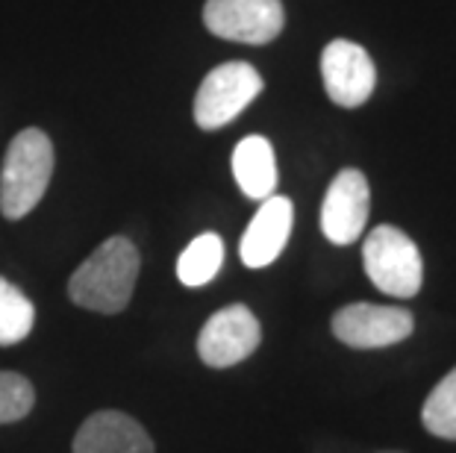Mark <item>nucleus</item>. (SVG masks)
<instances>
[{
  "instance_id": "9",
  "label": "nucleus",
  "mask_w": 456,
  "mask_h": 453,
  "mask_svg": "<svg viewBox=\"0 0 456 453\" xmlns=\"http://www.w3.org/2000/svg\"><path fill=\"white\" fill-rule=\"evenodd\" d=\"M371 212V189L362 171L345 168L327 186L322 204V230L333 245H354L365 233Z\"/></svg>"
},
{
  "instance_id": "4",
  "label": "nucleus",
  "mask_w": 456,
  "mask_h": 453,
  "mask_svg": "<svg viewBox=\"0 0 456 453\" xmlns=\"http://www.w3.org/2000/svg\"><path fill=\"white\" fill-rule=\"evenodd\" d=\"M262 77L250 62H224L203 77L195 94V124L200 130H221L236 121L262 92Z\"/></svg>"
},
{
  "instance_id": "1",
  "label": "nucleus",
  "mask_w": 456,
  "mask_h": 453,
  "mask_svg": "<svg viewBox=\"0 0 456 453\" xmlns=\"http://www.w3.org/2000/svg\"><path fill=\"white\" fill-rule=\"evenodd\" d=\"M139 268L142 259L135 245L124 236H112L71 274L68 297L83 310L118 315L127 310Z\"/></svg>"
},
{
  "instance_id": "11",
  "label": "nucleus",
  "mask_w": 456,
  "mask_h": 453,
  "mask_svg": "<svg viewBox=\"0 0 456 453\" xmlns=\"http://www.w3.org/2000/svg\"><path fill=\"white\" fill-rule=\"evenodd\" d=\"M74 453H153V441L127 412L103 409L86 418L77 430Z\"/></svg>"
},
{
  "instance_id": "13",
  "label": "nucleus",
  "mask_w": 456,
  "mask_h": 453,
  "mask_svg": "<svg viewBox=\"0 0 456 453\" xmlns=\"http://www.w3.org/2000/svg\"><path fill=\"white\" fill-rule=\"evenodd\" d=\"M224 263V242L216 233H200L177 259V277L183 286L198 288L216 279Z\"/></svg>"
},
{
  "instance_id": "15",
  "label": "nucleus",
  "mask_w": 456,
  "mask_h": 453,
  "mask_svg": "<svg viewBox=\"0 0 456 453\" xmlns=\"http://www.w3.org/2000/svg\"><path fill=\"white\" fill-rule=\"evenodd\" d=\"M421 424L433 436L456 441V368L444 374L436 383V389L427 394L421 407Z\"/></svg>"
},
{
  "instance_id": "10",
  "label": "nucleus",
  "mask_w": 456,
  "mask_h": 453,
  "mask_svg": "<svg viewBox=\"0 0 456 453\" xmlns=\"http://www.w3.org/2000/svg\"><path fill=\"white\" fill-rule=\"evenodd\" d=\"M295 206L292 200L283 195H271L262 200L254 221L248 224L245 236H241L239 256L248 268H265L283 254L292 236Z\"/></svg>"
},
{
  "instance_id": "16",
  "label": "nucleus",
  "mask_w": 456,
  "mask_h": 453,
  "mask_svg": "<svg viewBox=\"0 0 456 453\" xmlns=\"http://www.w3.org/2000/svg\"><path fill=\"white\" fill-rule=\"evenodd\" d=\"M36 407V389L24 374L0 371V424L27 418Z\"/></svg>"
},
{
  "instance_id": "5",
  "label": "nucleus",
  "mask_w": 456,
  "mask_h": 453,
  "mask_svg": "<svg viewBox=\"0 0 456 453\" xmlns=\"http://www.w3.org/2000/svg\"><path fill=\"white\" fill-rule=\"evenodd\" d=\"M203 24L227 42L268 44L283 33L286 12L280 0H207Z\"/></svg>"
},
{
  "instance_id": "7",
  "label": "nucleus",
  "mask_w": 456,
  "mask_h": 453,
  "mask_svg": "<svg viewBox=\"0 0 456 453\" xmlns=\"http://www.w3.org/2000/svg\"><path fill=\"white\" fill-rule=\"evenodd\" d=\"M259 318L245 303H232L203 324L198 336V356L209 368H230V365L245 362L259 348Z\"/></svg>"
},
{
  "instance_id": "8",
  "label": "nucleus",
  "mask_w": 456,
  "mask_h": 453,
  "mask_svg": "<svg viewBox=\"0 0 456 453\" xmlns=\"http://www.w3.org/2000/svg\"><path fill=\"white\" fill-rule=\"evenodd\" d=\"M322 77L327 98L345 109H356L374 94L377 69L362 44L336 38L322 53Z\"/></svg>"
},
{
  "instance_id": "14",
  "label": "nucleus",
  "mask_w": 456,
  "mask_h": 453,
  "mask_svg": "<svg viewBox=\"0 0 456 453\" xmlns=\"http://www.w3.org/2000/svg\"><path fill=\"white\" fill-rule=\"evenodd\" d=\"M36 324V306L21 288L0 277V344H18L30 336Z\"/></svg>"
},
{
  "instance_id": "12",
  "label": "nucleus",
  "mask_w": 456,
  "mask_h": 453,
  "mask_svg": "<svg viewBox=\"0 0 456 453\" xmlns=\"http://www.w3.org/2000/svg\"><path fill=\"white\" fill-rule=\"evenodd\" d=\"M232 177L250 200H265L277 189V157L265 136H245L232 150Z\"/></svg>"
},
{
  "instance_id": "2",
  "label": "nucleus",
  "mask_w": 456,
  "mask_h": 453,
  "mask_svg": "<svg viewBox=\"0 0 456 453\" xmlns=\"http://www.w3.org/2000/svg\"><path fill=\"white\" fill-rule=\"evenodd\" d=\"M53 177V144L42 130H21L9 142L0 171V212L18 221L38 206Z\"/></svg>"
},
{
  "instance_id": "3",
  "label": "nucleus",
  "mask_w": 456,
  "mask_h": 453,
  "mask_svg": "<svg viewBox=\"0 0 456 453\" xmlns=\"http://www.w3.org/2000/svg\"><path fill=\"white\" fill-rule=\"evenodd\" d=\"M362 263L368 279L392 297H415L424 283V259L419 245L403 230L380 224L368 233L362 245Z\"/></svg>"
},
{
  "instance_id": "6",
  "label": "nucleus",
  "mask_w": 456,
  "mask_h": 453,
  "mask_svg": "<svg viewBox=\"0 0 456 453\" xmlns=\"http://www.w3.org/2000/svg\"><path fill=\"white\" fill-rule=\"evenodd\" d=\"M333 336L347 348L374 351L389 348L412 336L415 318L403 306H380V303H347L342 306L333 321Z\"/></svg>"
}]
</instances>
